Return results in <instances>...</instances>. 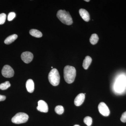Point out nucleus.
Masks as SVG:
<instances>
[{
    "label": "nucleus",
    "mask_w": 126,
    "mask_h": 126,
    "mask_svg": "<svg viewBox=\"0 0 126 126\" xmlns=\"http://www.w3.org/2000/svg\"><path fill=\"white\" fill-rule=\"evenodd\" d=\"M30 33L32 36L36 38H41L43 36V34L39 31L35 29H32L30 31Z\"/></svg>",
    "instance_id": "2eb2a0df"
},
{
    "label": "nucleus",
    "mask_w": 126,
    "mask_h": 126,
    "mask_svg": "<svg viewBox=\"0 0 126 126\" xmlns=\"http://www.w3.org/2000/svg\"><path fill=\"white\" fill-rule=\"evenodd\" d=\"M79 13L84 20L88 22L90 20V15L86 10L84 9H80L79 11Z\"/></svg>",
    "instance_id": "9b49d317"
},
{
    "label": "nucleus",
    "mask_w": 126,
    "mask_h": 126,
    "mask_svg": "<svg viewBox=\"0 0 126 126\" xmlns=\"http://www.w3.org/2000/svg\"><path fill=\"white\" fill-rule=\"evenodd\" d=\"M37 110L41 112H47L48 111V107L47 103L45 101L41 100L38 102Z\"/></svg>",
    "instance_id": "1a4fd4ad"
},
{
    "label": "nucleus",
    "mask_w": 126,
    "mask_h": 126,
    "mask_svg": "<svg viewBox=\"0 0 126 126\" xmlns=\"http://www.w3.org/2000/svg\"><path fill=\"white\" fill-rule=\"evenodd\" d=\"M51 68H53V67H51Z\"/></svg>",
    "instance_id": "a878e982"
},
{
    "label": "nucleus",
    "mask_w": 126,
    "mask_h": 126,
    "mask_svg": "<svg viewBox=\"0 0 126 126\" xmlns=\"http://www.w3.org/2000/svg\"><path fill=\"white\" fill-rule=\"evenodd\" d=\"M57 17L62 23L64 24L70 25L73 23V19L69 12L65 10H59L57 13Z\"/></svg>",
    "instance_id": "f03ea898"
},
{
    "label": "nucleus",
    "mask_w": 126,
    "mask_h": 126,
    "mask_svg": "<svg viewBox=\"0 0 126 126\" xmlns=\"http://www.w3.org/2000/svg\"><path fill=\"white\" fill-rule=\"evenodd\" d=\"M11 84L9 81H6L4 83H3L0 84V89L2 90H6L8 88L10 87Z\"/></svg>",
    "instance_id": "f3484780"
},
{
    "label": "nucleus",
    "mask_w": 126,
    "mask_h": 126,
    "mask_svg": "<svg viewBox=\"0 0 126 126\" xmlns=\"http://www.w3.org/2000/svg\"><path fill=\"white\" fill-rule=\"evenodd\" d=\"M121 120L123 122H126V111L123 113L121 117Z\"/></svg>",
    "instance_id": "4be33fe9"
},
{
    "label": "nucleus",
    "mask_w": 126,
    "mask_h": 126,
    "mask_svg": "<svg viewBox=\"0 0 126 126\" xmlns=\"http://www.w3.org/2000/svg\"><path fill=\"white\" fill-rule=\"evenodd\" d=\"M6 98V97L4 95H2L0 94V101H4L5 100Z\"/></svg>",
    "instance_id": "5701e85b"
},
{
    "label": "nucleus",
    "mask_w": 126,
    "mask_h": 126,
    "mask_svg": "<svg viewBox=\"0 0 126 126\" xmlns=\"http://www.w3.org/2000/svg\"><path fill=\"white\" fill-rule=\"evenodd\" d=\"M98 40H99V38L97 34H93L91 35L90 38V43L93 45H94L97 43Z\"/></svg>",
    "instance_id": "dca6fc26"
},
{
    "label": "nucleus",
    "mask_w": 126,
    "mask_h": 126,
    "mask_svg": "<svg viewBox=\"0 0 126 126\" xmlns=\"http://www.w3.org/2000/svg\"><path fill=\"white\" fill-rule=\"evenodd\" d=\"M126 86V79L123 76L119 77L116 81L114 89L116 92L121 93L124 90Z\"/></svg>",
    "instance_id": "39448f33"
},
{
    "label": "nucleus",
    "mask_w": 126,
    "mask_h": 126,
    "mask_svg": "<svg viewBox=\"0 0 126 126\" xmlns=\"http://www.w3.org/2000/svg\"><path fill=\"white\" fill-rule=\"evenodd\" d=\"M92 58L90 56H86L85 59L84 60L83 63V67L85 69H87L89 66H90L91 63H92Z\"/></svg>",
    "instance_id": "ddd939ff"
},
{
    "label": "nucleus",
    "mask_w": 126,
    "mask_h": 126,
    "mask_svg": "<svg viewBox=\"0 0 126 126\" xmlns=\"http://www.w3.org/2000/svg\"><path fill=\"white\" fill-rule=\"evenodd\" d=\"M85 1H87V2H89V1H90V0H85Z\"/></svg>",
    "instance_id": "b1692460"
},
{
    "label": "nucleus",
    "mask_w": 126,
    "mask_h": 126,
    "mask_svg": "<svg viewBox=\"0 0 126 126\" xmlns=\"http://www.w3.org/2000/svg\"><path fill=\"white\" fill-rule=\"evenodd\" d=\"M16 15L15 13L14 12H10L9 14L7 17V20L9 21H11L16 17Z\"/></svg>",
    "instance_id": "412c9836"
},
{
    "label": "nucleus",
    "mask_w": 126,
    "mask_h": 126,
    "mask_svg": "<svg viewBox=\"0 0 126 126\" xmlns=\"http://www.w3.org/2000/svg\"><path fill=\"white\" fill-rule=\"evenodd\" d=\"M55 112L59 114V115H61L63 114L64 111V109L63 106H57L55 109Z\"/></svg>",
    "instance_id": "a211bd4d"
},
{
    "label": "nucleus",
    "mask_w": 126,
    "mask_h": 126,
    "mask_svg": "<svg viewBox=\"0 0 126 126\" xmlns=\"http://www.w3.org/2000/svg\"><path fill=\"white\" fill-rule=\"evenodd\" d=\"M33 58V55L31 52H23L21 55V59L25 63H29L31 62Z\"/></svg>",
    "instance_id": "6e6552de"
},
{
    "label": "nucleus",
    "mask_w": 126,
    "mask_h": 126,
    "mask_svg": "<svg viewBox=\"0 0 126 126\" xmlns=\"http://www.w3.org/2000/svg\"><path fill=\"white\" fill-rule=\"evenodd\" d=\"M60 76L58 71L56 68H53L50 72L48 79L50 83L53 86H58L60 81Z\"/></svg>",
    "instance_id": "7ed1b4c3"
},
{
    "label": "nucleus",
    "mask_w": 126,
    "mask_h": 126,
    "mask_svg": "<svg viewBox=\"0 0 126 126\" xmlns=\"http://www.w3.org/2000/svg\"><path fill=\"white\" fill-rule=\"evenodd\" d=\"M6 15L5 14L2 13L0 14V25L3 24L5 23Z\"/></svg>",
    "instance_id": "aec40b11"
},
{
    "label": "nucleus",
    "mask_w": 126,
    "mask_h": 126,
    "mask_svg": "<svg viewBox=\"0 0 126 126\" xmlns=\"http://www.w3.org/2000/svg\"><path fill=\"white\" fill-rule=\"evenodd\" d=\"M98 109L101 114L104 116H108L110 113V110L106 103L103 102L100 103L98 106Z\"/></svg>",
    "instance_id": "0eeeda50"
},
{
    "label": "nucleus",
    "mask_w": 126,
    "mask_h": 126,
    "mask_svg": "<svg viewBox=\"0 0 126 126\" xmlns=\"http://www.w3.org/2000/svg\"><path fill=\"white\" fill-rule=\"evenodd\" d=\"M26 89L29 92L32 93L34 89V84L33 81L32 79H29L26 82Z\"/></svg>",
    "instance_id": "f8f14e48"
},
{
    "label": "nucleus",
    "mask_w": 126,
    "mask_h": 126,
    "mask_svg": "<svg viewBox=\"0 0 126 126\" xmlns=\"http://www.w3.org/2000/svg\"><path fill=\"white\" fill-rule=\"evenodd\" d=\"M18 38V35L16 34L12 35L7 37L4 41L6 44L9 45L14 42Z\"/></svg>",
    "instance_id": "4468645a"
},
{
    "label": "nucleus",
    "mask_w": 126,
    "mask_h": 126,
    "mask_svg": "<svg viewBox=\"0 0 126 126\" xmlns=\"http://www.w3.org/2000/svg\"><path fill=\"white\" fill-rule=\"evenodd\" d=\"M85 97V94L83 93H80L78 95L74 100V104L75 106H81L84 101Z\"/></svg>",
    "instance_id": "9d476101"
},
{
    "label": "nucleus",
    "mask_w": 126,
    "mask_h": 126,
    "mask_svg": "<svg viewBox=\"0 0 126 126\" xmlns=\"http://www.w3.org/2000/svg\"><path fill=\"white\" fill-rule=\"evenodd\" d=\"M84 122L88 126H90L92 123V118L90 117L87 116L84 119Z\"/></svg>",
    "instance_id": "6ab92c4d"
},
{
    "label": "nucleus",
    "mask_w": 126,
    "mask_h": 126,
    "mask_svg": "<svg viewBox=\"0 0 126 126\" xmlns=\"http://www.w3.org/2000/svg\"><path fill=\"white\" fill-rule=\"evenodd\" d=\"M64 78L68 83L73 82L76 76V70L75 68L70 65H66L63 70Z\"/></svg>",
    "instance_id": "f257e3e1"
},
{
    "label": "nucleus",
    "mask_w": 126,
    "mask_h": 126,
    "mask_svg": "<svg viewBox=\"0 0 126 126\" xmlns=\"http://www.w3.org/2000/svg\"><path fill=\"white\" fill-rule=\"evenodd\" d=\"M29 116L26 113L19 112L16 114L12 119V122L16 124H22L26 122L29 119Z\"/></svg>",
    "instance_id": "20e7f679"
},
{
    "label": "nucleus",
    "mask_w": 126,
    "mask_h": 126,
    "mask_svg": "<svg viewBox=\"0 0 126 126\" xmlns=\"http://www.w3.org/2000/svg\"><path fill=\"white\" fill-rule=\"evenodd\" d=\"M1 73L4 77L10 78L14 76V71L11 66L6 65H4L2 68Z\"/></svg>",
    "instance_id": "423d86ee"
},
{
    "label": "nucleus",
    "mask_w": 126,
    "mask_h": 126,
    "mask_svg": "<svg viewBox=\"0 0 126 126\" xmlns=\"http://www.w3.org/2000/svg\"><path fill=\"white\" fill-rule=\"evenodd\" d=\"M74 126H79V125H74Z\"/></svg>",
    "instance_id": "393cba45"
}]
</instances>
